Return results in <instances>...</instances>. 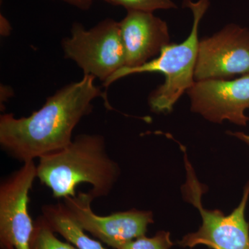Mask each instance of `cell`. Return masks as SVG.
Listing matches in <instances>:
<instances>
[{"label":"cell","mask_w":249,"mask_h":249,"mask_svg":"<svg viewBox=\"0 0 249 249\" xmlns=\"http://www.w3.org/2000/svg\"><path fill=\"white\" fill-rule=\"evenodd\" d=\"M94 77L84 75L80 81L64 87L47 98L38 110L27 117L12 114L0 116V145L19 161L34 160L71 143L73 129L92 111V102L106 93L95 85Z\"/></svg>","instance_id":"obj_1"},{"label":"cell","mask_w":249,"mask_h":249,"mask_svg":"<svg viewBox=\"0 0 249 249\" xmlns=\"http://www.w3.org/2000/svg\"><path fill=\"white\" fill-rule=\"evenodd\" d=\"M120 175V168L108 155L104 137L80 134L58 151L39 158L37 178L55 198L76 196L77 186L91 185L93 199L107 196Z\"/></svg>","instance_id":"obj_2"},{"label":"cell","mask_w":249,"mask_h":249,"mask_svg":"<svg viewBox=\"0 0 249 249\" xmlns=\"http://www.w3.org/2000/svg\"><path fill=\"white\" fill-rule=\"evenodd\" d=\"M183 6L188 8L193 16L191 34L180 44H168L160 51L157 58L137 67H124L103 83L108 88L111 84L134 73L158 72L164 75L165 80L150 94L149 105L157 113H169L183 93L187 92L195 83V70L199 47V23L210 6L209 0H184Z\"/></svg>","instance_id":"obj_3"},{"label":"cell","mask_w":249,"mask_h":249,"mask_svg":"<svg viewBox=\"0 0 249 249\" xmlns=\"http://www.w3.org/2000/svg\"><path fill=\"white\" fill-rule=\"evenodd\" d=\"M187 178L182 187L185 199L199 210L202 225L196 232L187 234L178 242L181 247L194 248L204 245L212 249H249V224L245 210L249 198V181L244 190L238 207L231 214L224 215L219 210L205 209L201 203L204 186L197 178L184 153Z\"/></svg>","instance_id":"obj_4"},{"label":"cell","mask_w":249,"mask_h":249,"mask_svg":"<svg viewBox=\"0 0 249 249\" xmlns=\"http://www.w3.org/2000/svg\"><path fill=\"white\" fill-rule=\"evenodd\" d=\"M65 56L76 62L85 75L107 81L125 66V53L120 24L107 18L89 30L74 22L71 35L62 42Z\"/></svg>","instance_id":"obj_5"},{"label":"cell","mask_w":249,"mask_h":249,"mask_svg":"<svg viewBox=\"0 0 249 249\" xmlns=\"http://www.w3.org/2000/svg\"><path fill=\"white\" fill-rule=\"evenodd\" d=\"M36 178L37 165L34 160H29L0 184L1 249H29L34 222L28 212V203Z\"/></svg>","instance_id":"obj_6"},{"label":"cell","mask_w":249,"mask_h":249,"mask_svg":"<svg viewBox=\"0 0 249 249\" xmlns=\"http://www.w3.org/2000/svg\"><path fill=\"white\" fill-rule=\"evenodd\" d=\"M249 74V30L229 24L199 40L195 79L229 80Z\"/></svg>","instance_id":"obj_7"},{"label":"cell","mask_w":249,"mask_h":249,"mask_svg":"<svg viewBox=\"0 0 249 249\" xmlns=\"http://www.w3.org/2000/svg\"><path fill=\"white\" fill-rule=\"evenodd\" d=\"M64 199V204L83 230L113 249H119L145 235L148 226L154 223L151 211L134 209L110 215H98L91 209L94 199L89 192H79L76 196Z\"/></svg>","instance_id":"obj_8"},{"label":"cell","mask_w":249,"mask_h":249,"mask_svg":"<svg viewBox=\"0 0 249 249\" xmlns=\"http://www.w3.org/2000/svg\"><path fill=\"white\" fill-rule=\"evenodd\" d=\"M191 109L211 122L229 121L246 126L249 119V74L233 80H197L187 91Z\"/></svg>","instance_id":"obj_9"},{"label":"cell","mask_w":249,"mask_h":249,"mask_svg":"<svg viewBox=\"0 0 249 249\" xmlns=\"http://www.w3.org/2000/svg\"><path fill=\"white\" fill-rule=\"evenodd\" d=\"M125 53L126 67H137L150 61L170 44L168 25L153 13L127 11L119 22Z\"/></svg>","instance_id":"obj_10"},{"label":"cell","mask_w":249,"mask_h":249,"mask_svg":"<svg viewBox=\"0 0 249 249\" xmlns=\"http://www.w3.org/2000/svg\"><path fill=\"white\" fill-rule=\"evenodd\" d=\"M42 216L52 230L78 249H106L101 242L85 233L70 210L63 203L42 206Z\"/></svg>","instance_id":"obj_11"},{"label":"cell","mask_w":249,"mask_h":249,"mask_svg":"<svg viewBox=\"0 0 249 249\" xmlns=\"http://www.w3.org/2000/svg\"><path fill=\"white\" fill-rule=\"evenodd\" d=\"M53 230L40 216L34 222V231L29 242V249H78L71 243L58 240Z\"/></svg>","instance_id":"obj_12"},{"label":"cell","mask_w":249,"mask_h":249,"mask_svg":"<svg viewBox=\"0 0 249 249\" xmlns=\"http://www.w3.org/2000/svg\"><path fill=\"white\" fill-rule=\"evenodd\" d=\"M115 6L125 8L127 11H139L153 13L157 10L177 8L172 0H103Z\"/></svg>","instance_id":"obj_13"},{"label":"cell","mask_w":249,"mask_h":249,"mask_svg":"<svg viewBox=\"0 0 249 249\" xmlns=\"http://www.w3.org/2000/svg\"><path fill=\"white\" fill-rule=\"evenodd\" d=\"M174 244L170 238V232L160 231L154 237L145 235L130 241L118 249H170Z\"/></svg>","instance_id":"obj_14"},{"label":"cell","mask_w":249,"mask_h":249,"mask_svg":"<svg viewBox=\"0 0 249 249\" xmlns=\"http://www.w3.org/2000/svg\"><path fill=\"white\" fill-rule=\"evenodd\" d=\"M60 1H64L80 10L87 11L90 9L94 0H60Z\"/></svg>","instance_id":"obj_15"},{"label":"cell","mask_w":249,"mask_h":249,"mask_svg":"<svg viewBox=\"0 0 249 249\" xmlns=\"http://www.w3.org/2000/svg\"><path fill=\"white\" fill-rule=\"evenodd\" d=\"M0 27H1L0 28L1 35L4 36L9 35L11 29V24H10L9 20L2 15L0 16Z\"/></svg>","instance_id":"obj_16"},{"label":"cell","mask_w":249,"mask_h":249,"mask_svg":"<svg viewBox=\"0 0 249 249\" xmlns=\"http://www.w3.org/2000/svg\"><path fill=\"white\" fill-rule=\"evenodd\" d=\"M231 135L237 137V139L245 142L247 145L249 146V134L244 133V132H231Z\"/></svg>","instance_id":"obj_17"}]
</instances>
